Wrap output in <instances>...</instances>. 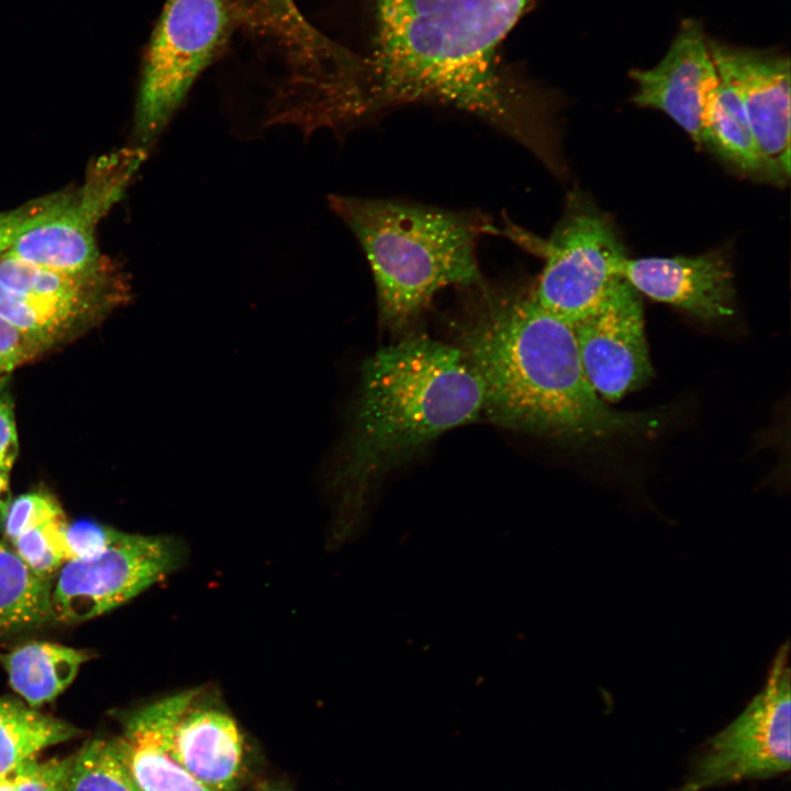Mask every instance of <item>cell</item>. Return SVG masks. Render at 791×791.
Here are the masks:
<instances>
[{
	"label": "cell",
	"mask_w": 791,
	"mask_h": 791,
	"mask_svg": "<svg viewBox=\"0 0 791 791\" xmlns=\"http://www.w3.org/2000/svg\"><path fill=\"white\" fill-rule=\"evenodd\" d=\"M531 0H374L368 113L439 103L474 114L548 166L558 163L550 114L500 70L495 54Z\"/></svg>",
	"instance_id": "cell-1"
},
{
	"label": "cell",
	"mask_w": 791,
	"mask_h": 791,
	"mask_svg": "<svg viewBox=\"0 0 791 791\" xmlns=\"http://www.w3.org/2000/svg\"><path fill=\"white\" fill-rule=\"evenodd\" d=\"M457 347L477 374L493 423L570 445L649 434L662 413L611 408L589 382L571 324L532 293L488 289Z\"/></svg>",
	"instance_id": "cell-2"
},
{
	"label": "cell",
	"mask_w": 791,
	"mask_h": 791,
	"mask_svg": "<svg viewBox=\"0 0 791 791\" xmlns=\"http://www.w3.org/2000/svg\"><path fill=\"white\" fill-rule=\"evenodd\" d=\"M483 412L481 382L457 346L412 335L363 367L350 458L357 493L447 431Z\"/></svg>",
	"instance_id": "cell-3"
},
{
	"label": "cell",
	"mask_w": 791,
	"mask_h": 791,
	"mask_svg": "<svg viewBox=\"0 0 791 791\" xmlns=\"http://www.w3.org/2000/svg\"><path fill=\"white\" fill-rule=\"evenodd\" d=\"M328 202L368 259L388 327L409 325L447 286L481 282L476 246L482 234L495 232L482 215L348 196Z\"/></svg>",
	"instance_id": "cell-4"
},
{
	"label": "cell",
	"mask_w": 791,
	"mask_h": 791,
	"mask_svg": "<svg viewBox=\"0 0 791 791\" xmlns=\"http://www.w3.org/2000/svg\"><path fill=\"white\" fill-rule=\"evenodd\" d=\"M789 644L777 651L766 683L740 713L690 755L672 791H710L782 777L791 764Z\"/></svg>",
	"instance_id": "cell-5"
},
{
	"label": "cell",
	"mask_w": 791,
	"mask_h": 791,
	"mask_svg": "<svg viewBox=\"0 0 791 791\" xmlns=\"http://www.w3.org/2000/svg\"><path fill=\"white\" fill-rule=\"evenodd\" d=\"M230 0H166L146 52L134 120L138 147L152 144L226 41Z\"/></svg>",
	"instance_id": "cell-6"
},
{
	"label": "cell",
	"mask_w": 791,
	"mask_h": 791,
	"mask_svg": "<svg viewBox=\"0 0 791 791\" xmlns=\"http://www.w3.org/2000/svg\"><path fill=\"white\" fill-rule=\"evenodd\" d=\"M541 254L545 265L532 296L542 309L571 325L623 278L627 257L613 222L580 194L569 199Z\"/></svg>",
	"instance_id": "cell-7"
},
{
	"label": "cell",
	"mask_w": 791,
	"mask_h": 791,
	"mask_svg": "<svg viewBox=\"0 0 791 791\" xmlns=\"http://www.w3.org/2000/svg\"><path fill=\"white\" fill-rule=\"evenodd\" d=\"M145 158V149L135 146L94 160L83 183L70 190L51 216L24 232L4 255L63 270L94 265L102 257L96 243L98 224L122 199Z\"/></svg>",
	"instance_id": "cell-8"
},
{
	"label": "cell",
	"mask_w": 791,
	"mask_h": 791,
	"mask_svg": "<svg viewBox=\"0 0 791 791\" xmlns=\"http://www.w3.org/2000/svg\"><path fill=\"white\" fill-rule=\"evenodd\" d=\"M180 558L172 538L119 532L101 552L62 566L52 588V616L76 623L101 615L165 577Z\"/></svg>",
	"instance_id": "cell-9"
},
{
	"label": "cell",
	"mask_w": 791,
	"mask_h": 791,
	"mask_svg": "<svg viewBox=\"0 0 791 791\" xmlns=\"http://www.w3.org/2000/svg\"><path fill=\"white\" fill-rule=\"evenodd\" d=\"M572 327L584 374L604 401L616 402L651 378L642 300L624 278Z\"/></svg>",
	"instance_id": "cell-10"
},
{
	"label": "cell",
	"mask_w": 791,
	"mask_h": 791,
	"mask_svg": "<svg viewBox=\"0 0 791 791\" xmlns=\"http://www.w3.org/2000/svg\"><path fill=\"white\" fill-rule=\"evenodd\" d=\"M718 75L745 109L766 178L790 176V62L788 57L709 42Z\"/></svg>",
	"instance_id": "cell-11"
},
{
	"label": "cell",
	"mask_w": 791,
	"mask_h": 791,
	"mask_svg": "<svg viewBox=\"0 0 791 791\" xmlns=\"http://www.w3.org/2000/svg\"><path fill=\"white\" fill-rule=\"evenodd\" d=\"M631 76L637 87L633 97L636 104L664 112L702 146L703 114L720 76L697 22H684L656 66L635 69Z\"/></svg>",
	"instance_id": "cell-12"
},
{
	"label": "cell",
	"mask_w": 791,
	"mask_h": 791,
	"mask_svg": "<svg viewBox=\"0 0 791 791\" xmlns=\"http://www.w3.org/2000/svg\"><path fill=\"white\" fill-rule=\"evenodd\" d=\"M621 276L638 292L704 321L735 310L731 265L720 252L694 256L626 257Z\"/></svg>",
	"instance_id": "cell-13"
},
{
	"label": "cell",
	"mask_w": 791,
	"mask_h": 791,
	"mask_svg": "<svg viewBox=\"0 0 791 791\" xmlns=\"http://www.w3.org/2000/svg\"><path fill=\"white\" fill-rule=\"evenodd\" d=\"M177 718L169 750L190 775L213 791H236L245 776V743L236 721L225 711L197 701Z\"/></svg>",
	"instance_id": "cell-14"
},
{
	"label": "cell",
	"mask_w": 791,
	"mask_h": 791,
	"mask_svg": "<svg viewBox=\"0 0 791 791\" xmlns=\"http://www.w3.org/2000/svg\"><path fill=\"white\" fill-rule=\"evenodd\" d=\"M183 691L133 711L121 738L122 758L141 791H213L180 766L169 750L174 725L197 695Z\"/></svg>",
	"instance_id": "cell-15"
},
{
	"label": "cell",
	"mask_w": 791,
	"mask_h": 791,
	"mask_svg": "<svg viewBox=\"0 0 791 791\" xmlns=\"http://www.w3.org/2000/svg\"><path fill=\"white\" fill-rule=\"evenodd\" d=\"M0 283L12 292L69 300H97L114 307L130 298L124 272L107 257L79 270H63L2 255Z\"/></svg>",
	"instance_id": "cell-16"
},
{
	"label": "cell",
	"mask_w": 791,
	"mask_h": 791,
	"mask_svg": "<svg viewBox=\"0 0 791 791\" xmlns=\"http://www.w3.org/2000/svg\"><path fill=\"white\" fill-rule=\"evenodd\" d=\"M115 307L96 300H68L15 293L0 283V316L42 354L94 325Z\"/></svg>",
	"instance_id": "cell-17"
},
{
	"label": "cell",
	"mask_w": 791,
	"mask_h": 791,
	"mask_svg": "<svg viewBox=\"0 0 791 791\" xmlns=\"http://www.w3.org/2000/svg\"><path fill=\"white\" fill-rule=\"evenodd\" d=\"M89 656L64 645L32 642L0 656L11 688L36 709L58 697Z\"/></svg>",
	"instance_id": "cell-18"
},
{
	"label": "cell",
	"mask_w": 791,
	"mask_h": 791,
	"mask_svg": "<svg viewBox=\"0 0 791 791\" xmlns=\"http://www.w3.org/2000/svg\"><path fill=\"white\" fill-rule=\"evenodd\" d=\"M701 140L702 146H709L739 170L766 178L742 101L733 86L721 76L703 114Z\"/></svg>",
	"instance_id": "cell-19"
},
{
	"label": "cell",
	"mask_w": 791,
	"mask_h": 791,
	"mask_svg": "<svg viewBox=\"0 0 791 791\" xmlns=\"http://www.w3.org/2000/svg\"><path fill=\"white\" fill-rule=\"evenodd\" d=\"M80 731L15 699H0V775L38 751L71 739Z\"/></svg>",
	"instance_id": "cell-20"
},
{
	"label": "cell",
	"mask_w": 791,
	"mask_h": 791,
	"mask_svg": "<svg viewBox=\"0 0 791 791\" xmlns=\"http://www.w3.org/2000/svg\"><path fill=\"white\" fill-rule=\"evenodd\" d=\"M52 582L34 573L13 547L0 543V635L53 619Z\"/></svg>",
	"instance_id": "cell-21"
},
{
	"label": "cell",
	"mask_w": 791,
	"mask_h": 791,
	"mask_svg": "<svg viewBox=\"0 0 791 791\" xmlns=\"http://www.w3.org/2000/svg\"><path fill=\"white\" fill-rule=\"evenodd\" d=\"M237 16L276 40L289 55L309 52L320 40L293 0H230Z\"/></svg>",
	"instance_id": "cell-22"
},
{
	"label": "cell",
	"mask_w": 791,
	"mask_h": 791,
	"mask_svg": "<svg viewBox=\"0 0 791 791\" xmlns=\"http://www.w3.org/2000/svg\"><path fill=\"white\" fill-rule=\"evenodd\" d=\"M66 791H141L116 740L96 738L74 756Z\"/></svg>",
	"instance_id": "cell-23"
},
{
	"label": "cell",
	"mask_w": 791,
	"mask_h": 791,
	"mask_svg": "<svg viewBox=\"0 0 791 791\" xmlns=\"http://www.w3.org/2000/svg\"><path fill=\"white\" fill-rule=\"evenodd\" d=\"M66 528L67 522L64 515L25 531L11 544L34 573L51 580L69 560Z\"/></svg>",
	"instance_id": "cell-24"
},
{
	"label": "cell",
	"mask_w": 791,
	"mask_h": 791,
	"mask_svg": "<svg viewBox=\"0 0 791 791\" xmlns=\"http://www.w3.org/2000/svg\"><path fill=\"white\" fill-rule=\"evenodd\" d=\"M64 516L58 501L44 491L29 492L12 500L3 525L5 537L13 542L25 531Z\"/></svg>",
	"instance_id": "cell-25"
},
{
	"label": "cell",
	"mask_w": 791,
	"mask_h": 791,
	"mask_svg": "<svg viewBox=\"0 0 791 791\" xmlns=\"http://www.w3.org/2000/svg\"><path fill=\"white\" fill-rule=\"evenodd\" d=\"M69 191L52 193L0 213V256L31 227L51 216L65 201Z\"/></svg>",
	"instance_id": "cell-26"
},
{
	"label": "cell",
	"mask_w": 791,
	"mask_h": 791,
	"mask_svg": "<svg viewBox=\"0 0 791 791\" xmlns=\"http://www.w3.org/2000/svg\"><path fill=\"white\" fill-rule=\"evenodd\" d=\"M74 756L37 761L24 760L15 768L14 791H66Z\"/></svg>",
	"instance_id": "cell-27"
},
{
	"label": "cell",
	"mask_w": 791,
	"mask_h": 791,
	"mask_svg": "<svg viewBox=\"0 0 791 791\" xmlns=\"http://www.w3.org/2000/svg\"><path fill=\"white\" fill-rule=\"evenodd\" d=\"M119 531L99 523L82 520L67 524L66 542L69 559L94 555L109 546Z\"/></svg>",
	"instance_id": "cell-28"
},
{
	"label": "cell",
	"mask_w": 791,
	"mask_h": 791,
	"mask_svg": "<svg viewBox=\"0 0 791 791\" xmlns=\"http://www.w3.org/2000/svg\"><path fill=\"white\" fill-rule=\"evenodd\" d=\"M9 378L8 375L0 378V469L8 472L19 453L14 403Z\"/></svg>",
	"instance_id": "cell-29"
},
{
	"label": "cell",
	"mask_w": 791,
	"mask_h": 791,
	"mask_svg": "<svg viewBox=\"0 0 791 791\" xmlns=\"http://www.w3.org/2000/svg\"><path fill=\"white\" fill-rule=\"evenodd\" d=\"M38 354L16 327L0 316V378Z\"/></svg>",
	"instance_id": "cell-30"
},
{
	"label": "cell",
	"mask_w": 791,
	"mask_h": 791,
	"mask_svg": "<svg viewBox=\"0 0 791 791\" xmlns=\"http://www.w3.org/2000/svg\"><path fill=\"white\" fill-rule=\"evenodd\" d=\"M9 474L0 469V532L3 531L5 516L12 502Z\"/></svg>",
	"instance_id": "cell-31"
},
{
	"label": "cell",
	"mask_w": 791,
	"mask_h": 791,
	"mask_svg": "<svg viewBox=\"0 0 791 791\" xmlns=\"http://www.w3.org/2000/svg\"><path fill=\"white\" fill-rule=\"evenodd\" d=\"M253 791H291L288 787L282 784L281 782L272 781V780H263L260 781Z\"/></svg>",
	"instance_id": "cell-32"
},
{
	"label": "cell",
	"mask_w": 791,
	"mask_h": 791,
	"mask_svg": "<svg viewBox=\"0 0 791 791\" xmlns=\"http://www.w3.org/2000/svg\"><path fill=\"white\" fill-rule=\"evenodd\" d=\"M15 787V769L4 775H0V791H14Z\"/></svg>",
	"instance_id": "cell-33"
}]
</instances>
